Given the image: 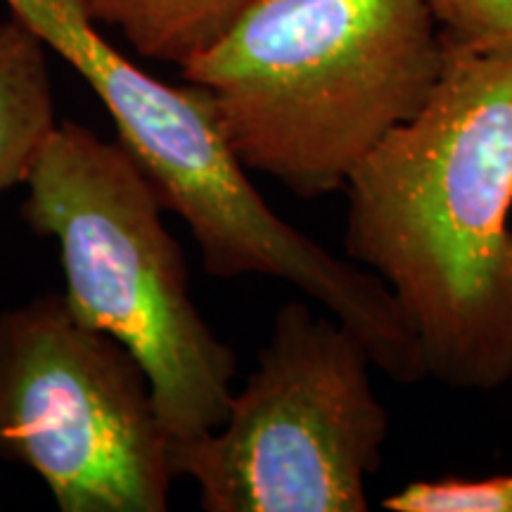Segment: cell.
Returning <instances> with one entry per match:
<instances>
[{
    "mask_svg": "<svg viewBox=\"0 0 512 512\" xmlns=\"http://www.w3.org/2000/svg\"><path fill=\"white\" fill-rule=\"evenodd\" d=\"M444 46L430 100L344 188V249L392 294L427 377L496 392L512 382V48Z\"/></svg>",
    "mask_w": 512,
    "mask_h": 512,
    "instance_id": "cell-1",
    "label": "cell"
},
{
    "mask_svg": "<svg viewBox=\"0 0 512 512\" xmlns=\"http://www.w3.org/2000/svg\"><path fill=\"white\" fill-rule=\"evenodd\" d=\"M444 60L427 0H256L181 76L247 171L318 200L425 107Z\"/></svg>",
    "mask_w": 512,
    "mask_h": 512,
    "instance_id": "cell-2",
    "label": "cell"
},
{
    "mask_svg": "<svg viewBox=\"0 0 512 512\" xmlns=\"http://www.w3.org/2000/svg\"><path fill=\"white\" fill-rule=\"evenodd\" d=\"M5 5L93 88L119 143L155 183L164 207L190 228L204 271L221 280L264 275L297 287L361 337L389 380H420L418 342L387 287L268 207L200 86H171L136 67L102 36L83 0Z\"/></svg>",
    "mask_w": 512,
    "mask_h": 512,
    "instance_id": "cell-3",
    "label": "cell"
},
{
    "mask_svg": "<svg viewBox=\"0 0 512 512\" xmlns=\"http://www.w3.org/2000/svg\"><path fill=\"white\" fill-rule=\"evenodd\" d=\"M24 185L22 219L60 249L69 309L138 358L171 441L216 430L238 361L197 309L183 249L136 157L117 138L62 121Z\"/></svg>",
    "mask_w": 512,
    "mask_h": 512,
    "instance_id": "cell-4",
    "label": "cell"
},
{
    "mask_svg": "<svg viewBox=\"0 0 512 512\" xmlns=\"http://www.w3.org/2000/svg\"><path fill=\"white\" fill-rule=\"evenodd\" d=\"M373 368L332 313L287 302L226 420L171 441L176 475L197 484L207 512H366L389 437Z\"/></svg>",
    "mask_w": 512,
    "mask_h": 512,
    "instance_id": "cell-5",
    "label": "cell"
},
{
    "mask_svg": "<svg viewBox=\"0 0 512 512\" xmlns=\"http://www.w3.org/2000/svg\"><path fill=\"white\" fill-rule=\"evenodd\" d=\"M0 458L62 512H164L178 479L143 366L64 294L0 313Z\"/></svg>",
    "mask_w": 512,
    "mask_h": 512,
    "instance_id": "cell-6",
    "label": "cell"
},
{
    "mask_svg": "<svg viewBox=\"0 0 512 512\" xmlns=\"http://www.w3.org/2000/svg\"><path fill=\"white\" fill-rule=\"evenodd\" d=\"M55 126L46 43L10 15L0 22V197L27 183Z\"/></svg>",
    "mask_w": 512,
    "mask_h": 512,
    "instance_id": "cell-7",
    "label": "cell"
},
{
    "mask_svg": "<svg viewBox=\"0 0 512 512\" xmlns=\"http://www.w3.org/2000/svg\"><path fill=\"white\" fill-rule=\"evenodd\" d=\"M147 60L183 67L214 46L256 0H83Z\"/></svg>",
    "mask_w": 512,
    "mask_h": 512,
    "instance_id": "cell-8",
    "label": "cell"
},
{
    "mask_svg": "<svg viewBox=\"0 0 512 512\" xmlns=\"http://www.w3.org/2000/svg\"><path fill=\"white\" fill-rule=\"evenodd\" d=\"M392 512H512V475L418 479L382 501Z\"/></svg>",
    "mask_w": 512,
    "mask_h": 512,
    "instance_id": "cell-9",
    "label": "cell"
},
{
    "mask_svg": "<svg viewBox=\"0 0 512 512\" xmlns=\"http://www.w3.org/2000/svg\"><path fill=\"white\" fill-rule=\"evenodd\" d=\"M441 36L472 48H512V0H427Z\"/></svg>",
    "mask_w": 512,
    "mask_h": 512,
    "instance_id": "cell-10",
    "label": "cell"
}]
</instances>
